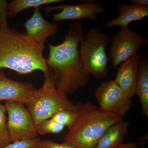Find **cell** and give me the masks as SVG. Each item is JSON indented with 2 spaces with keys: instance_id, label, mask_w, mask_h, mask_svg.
I'll use <instances>...</instances> for the list:
<instances>
[{
  "instance_id": "7c38bea8",
  "label": "cell",
  "mask_w": 148,
  "mask_h": 148,
  "mask_svg": "<svg viewBox=\"0 0 148 148\" xmlns=\"http://www.w3.org/2000/svg\"><path fill=\"white\" fill-rule=\"evenodd\" d=\"M143 56L141 53L136 54L124 61L116 74L115 81L130 99L135 94L138 70Z\"/></svg>"
},
{
  "instance_id": "9a60e30c",
  "label": "cell",
  "mask_w": 148,
  "mask_h": 148,
  "mask_svg": "<svg viewBox=\"0 0 148 148\" xmlns=\"http://www.w3.org/2000/svg\"><path fill=\"white\" fill-rule=\"evenodd\" d=\"M135 94L140 99L142 114L148 118V60L147 54L143 56L138 70Z\"/></svg>"
},
{
  "instance_id": "2e32d148",
  "label": "cell",
  "mask_w": 148,
  "mask_h": 148,
  "mask_svg": "<svg viewBox=\"0 0 148 148\" xmlns=\"http://www.w3.org/2000/svg\"><path fill=\"white\" fill-rule=\"evenodd\" d=\"M64 1L63 0H14L6 5L7 16L14 17L17 14L26 9L39 8L48 4Z\"/></svg>"
},
{
  "instance_id": "9c48e42d",
  "label": "cell",
  "mask_w": 148,
  "mask_h": 148,
  "mask_svg": "<svg viewBox=\"0 0 148 148\" xmlns=\"http://www.w3.org/2000/svg\"><path fill=\"white\" fill-rule=\"evenodd\" d=\"M59 9L62 10L60 13L51 14V16H53V22L61 20H76L84 18L93 21L97 19L96 14L103 13L104 11L101 3L89 1L75 5L61 4L57 5L49 6L45 8V12L47 14L51 11Z\"/></svg>"
},
{
  "instance_id": "44dd1931",
  "label": "cell",
  "mask_w": 148,
  "mask_h": 148,
  "mask_svg": "<svg viewBox=\"0 0 148 148\" xmlns=\"http://www.w3.org/2000/svg\"><path fill=\"white\" fill-rule=\"evenodd\" d=\"M38 148H77L71 144L64 142L58 143L50 140H40Z\"/></svg>"
},
{
  "instance_id": "ac0fdd59",
  "label": "cell",
  "mask_w": 148,
  "mask_h": 148,
  "mask_svg": "<svg viewBox=\"0 0 148 148\" xmlns=\"http://www.w3.org/2000/svg\"><path fill=\"white\" fill-rule=\"evenodd\" d=\"M65 126L51 119L45 120L36 125L37 134L45 135L48 134H58L64 130Z\"/></svg>"
},
{
  "instance_id": "7a4b0ae2",
  "label": "cell",
  "mask_w": 148,
  "mask_h": 148,
  "mask_svg": "<svg viewBox=\"0 0 148 148\" xmlns=\"http://www.w3.org/2000/svg\"><path fill=\"white\" fill-rule=\"evenodd\" d=\"M7 3L0 1V70L10 69L20 75L39 70L45 75L43 49L26 34L8 28Z\"/></svg>"
},
{
  "instance_id": "30bf717a",
  "label": "cell",
  "mask_w": 148,
  "mask_h": 148,
  "mask_svg": "<svg viewBox=\"0 0 148 148\" xmlns=\"http://www.w3.org/2000/svg\"><path fill=\"white\" fill-rule=\"evenodd\" d=\"M36 90L32 83L10 79L0 70V101H14L26 105Z\"/></svg>"
},
{
  "instance_id": "d6986e66",
  "label": "cell",
  "mask_w": 148,
  "mask_h": 148,
  "mask_svg": "<svg viewBox=\"0 0 148 148\" xmlns=\"http://www.w3.org/2000/svg\"><path fill=\"white\" fill-rule=\"evenodd\" d=\"M6 112L5 105L0 103V148H4L11 143L8 129Z\"/></svg>"
},
{
  "instance_id": "e0dca14e",
  "label": "cell",
  "mask_w": 148,
  "mask_h": 148,
  "mask_svg": "<svg viewBox=\"0 0 148 148\" xmlns=\"http://www.w3.org/2000/svg\"><path fill=\"white\" fill-rule=\"evenodd\" d=\"M78 116V110L73 111L63 110L58 111L50 119L65 127L67 126L69 129L76 123Z\"/></svg>"
},
{
  "instance_id": "5bb4252c",
  "label": "cell",
  "mask_w": 148,
  "mask_h": 148,
  "mask_svg": "<svg viewBox=\"0 0 148 148\" xmlns=\"http://www.w3.org/2000/svg\"><path fill=\"white\" fill-rule=\"evenodd\" d=\"M129 122L123 120L109 127L98 141L95 148H118L127 135Z\"/></svg>"
},
{
  "instance_id": "ba28073f",
  "label": "cell",
  "mask_w": 148,
  "mask_h": 148,
  "mask_svg": "<svg viewBox=\"0 0 148 148\" xmlns=\"http://www.w3.org/2000/svg\"><path fill=\"white\" fill-rule=\"evenodd\" d=\"M95 98L102 112L113 113L123 116L129 111L132 105L128 98L114 79L102 82L96 88Z\"/></svg>"
},
{
  "instance_id": "277c9868",
  "label": "cell",
  "mask_w": 148,
  "mask_h": 148,
  "mask_svg": "<svg viewBox=\"0 0 148 148\" xmlns=\"http://www.w3.org/2000/svg\"><path fill=\"white\" fill-rule=\"evenodd\" d=\"M110 38L97 27L90 28L80 42L79 51L81 63L85 71L96 78L102 79L108 74L106 48Z\"/></svg>"
},
{
  "instance_id": "6da1fadb",
  "label": "cell",
  "mask_w": 148,
  "mask_h": 148,
  "mask_svg": "<svg viewBox=\"0 0 148 148\" xmlns=\"http://www.w3.org/2000/svg\"><path fill=\"white\" fill-rule=\"evenodd\" d=\"M84 36L82 22H75L69 24L62 43L49 44V56L45 58L47 72L44 84L53 86L66 96L87 85L90 75L82 66L78 49Z\"/></svg>"
},
{
  "instance_id": "5b68a950",
  "label": "cell",
  "mask_w": 148,
  "mask_h": 148,
  "mask_svg": "<svg viewBox=\"0 0 148 148\" xmlns=\"http://www.w3.org/2000/svg\"><path fill=\"white\" fill-rule=\"evenodd\" d=\"M26 105L36 125L51 118L61 110H77L76 104L71 102L67 96L58 92L53 86L44 84L35 90Z\"/></svg>"
},
{
  "instance_id": "7402d4cb",
  "label": "cell",
  "mask_w": 148,
  "mask_h": 148,
  "mask_svg": "<svg viewBox=\"0 0 148 148\" xmlns=\"http://www.w3.org/2000/svg\"><path fill=\"white\" fill-rule=\"evenodd\" d=\"M130 2L133 4L148 7V0H130Z\"/></svg>"
},
{
  "instance_id": "8fae6325",
  "label": "cell",
  "mask_w": 148,
  "mask_h": 148,
  "mask_svg": "<svg viewBox=\"0 0 148 148\" xmlns=\"http://www.w3.org/2000/svg\"><path fill=\"white\" fill-rule=\"evenodd\" d=\"M26 34L37 43L44 50L45 42L49 37L53 36L58 32L57 22L51 23L43 17L39 8H35L32 17L27 19L24 24Z\"/></svg>"
},
{
  "instance_id": "603a6c76",
  "label": "cell",
  "mask_w": 148,
  "mask_h": 148,
  "mask_svg": "<svg viewBox=\"0 0 148 148\" xmlns=\"http://www.w3.org/2000/svg\"><path fill=\"white\" fill-rule=\"evenodd\" d=\"M118 148H138L136 143H123Z\"/></svg>"
},
{
  "instance_id": "8992f818",
  "label": "cell",
  "mask_w": 148,
  "mask_h": 148,
  "mask_svg": "<svg viewBox=\"0 0 148 148\" xmlns=\"http://www.w3.org/2000/svg\"><path fill=\"white\" fill-rule=\"evenodd\" d=\"M5 106L8 114L7 127L11 143L37 138L36 124L24 104L5 101Z\"/></svg>"
},
{
  "instance_id": "52a82bcc",
  "label": "cell",
  "mask_w": 148,
  "mask_h": 148,
  "mask_svg": "<svg viewBox=\"0 0 148 148\" xmlns=\"http://www.w3.org/2000/svg\"><path fill=\"white\" fill-rule=\"evenodd\" d=\"M111 41L109 58L114 69H116L121 63L137 54L139 49L147 43L148 39L126 27H121Z\"/></svg>"
},
{
  "instance_id": "3957f363",
  "label": "cell",
  "mask_w": 148,
  "mask_h": 148,
  "mask_svg": "<svg viewBox=\"0 0 148 148\" xmlns=\"http://www.w3.org/2000/svg\"><path fill=\"white\" fill-rule=\"evenodd\" d=\"M78 118L64 136V142L77 148H95L107 130L123 116L102 112L90 102L76 103Z\"/></svg>"
},
{
  "instance_id": "ffe728a7",
  "label": "cell",
  "mask_w": 148,
  "mask_h": 148,
  "mask_svg": "<svg viewBox=\"0 0 148 148\" xmlns=\"http://www.w3.org/2000/svg\"><path fill=\"white\" fill-rule=\"evenodd\" d=\"M40 140L37 138L32 140L16 141L10 143L4 148H38Z\"/></svg>"
},
{
  "instance_id": "4fadbf2b",
  "label": "cell",
  "mask_w": 148,
  "mask_h": 148,
  "mask_svg": "<svg viewBox=\"0 0 148 148\" xmlns=\"http://www.w3.org/2000/svg\"><path fill=\"white\" fill-rule=\"evenodd\" d=\"M117 10L119 15L108 21L105 24V29H111L115 26L128 27L130 22L140 21L148 16V7L135 4L130 5L125 2L118 6Z\"/></svg>"
}]
</instances>
